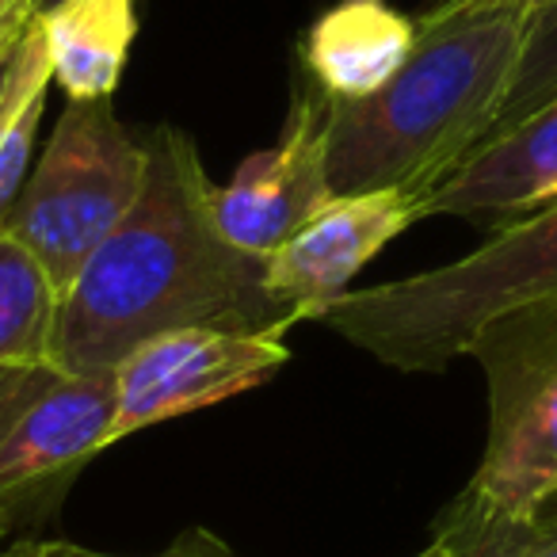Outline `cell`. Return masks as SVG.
<instances>
[{
  "label": "cell",
  "instance_id": "cell-1",
  "mask_svg": "<svg viewBox=\"0 0 557 557\" xmlns=\"http://www.w3.org/2000/svg\"><path fill=\"white\" fill-rule=\"evenodd\" d=\"M138 202L62 295L54 363L111 374L138 344L172 329L283 336L298 325L263 283V260L222 237L191 134L157 126Z\"/></svg>",
  "mask_w": 557,
  "mask_h": 557
},
{
  "label": "cell",
  "instance_id": "cell-2",
  "mask_svg": "<svg viewBox=\"0 0 557 557\" xmlns=\"http://www.w3.org/2000/svg\"><path fill=\"white\" fill-rule=\"evenodd\" d=\"M523 12H473L420 27L412 58L367 100L329 108L336 195L401 187L420 199L478 149L523 54Z\"/></svg>",
  "mask_w": 557,
  "mask_h": 557
},
{
  "label": "cell",
  "instance_id": "cell-3",
  "mask_svg": "<svg viewBox=\"0 0 557 557\" xmlns=\"http://www.w3.org/2000/svg\"><path fill=\"white\" fill-rule=\"evenodd\" d=\"M557 302V202L500 225L443 268L348 290L325 321L341 341L405 374H440L488 321Z\"/></svg>",
  "mask_w": 557,
  "mask_h": 557
},
{
  "label": "cell",
  "instance_id": "cell-4",
  "mask_svg": "<svg viewBox=\"0 0 557 557\" xmlns=\"http://www.w3.org/2000/svg\"><path fill=\"white\" fill-rule=\"evenodd\" d=\"M146 169V138L138 141L126 131L111 96L70 100L0 230L16 237L47 268L58 295H65L96 248L131 214Z\"/></svg>",
  "mask_w": 557,
  "mask_h": 557
},
{
  "label": "cell",
  "instance_id": "cell-5",
  "mask_svg": "<svg viewBox=\"0 0 557 557\" xmlns=\"http://www.w3.org/2000/svg\"><path fill=\"white\" fill-rule=\"evenodd\" d=\"M470 356L485 371L488 432L466 493L534 516L557 496V302L488 321Z\"/></svg>",
  "mask_w": 557,
  "mask_h": 557
},
{
  "label": "cell",
  "instance_id": "cell-6",
  "mask_svg": "<svg viewBox=\"0 0 557 557\" xmlns=\"http://www.w3.org/2000/svg\"><path fill=\"white\" fill-rule=\"evenodd\" d=\"M115 379L58 363L0 367V504L27 508L111 447Z\"/></svg>",
  "mask_w": 557,
  "mask_h": 557
},
{
  "label": "cell",
  "instance_id": "cell-7",
  "mask_svg": "<svg viewBox=\"0 0 557 557\" xmlns=\"http://www.w3.org/2000/svg\"><path fill=\"white\" fill-rule=\"evenodd\" d=\"M290 351L275 336L230 333V329H172L123 356L115 379L111 443L146 432L164 420L222 405L263 386L287 367Z\"/></svg>",
  "mask_w": 557,
  "mask_h": 557
},
{
  "label": "cell",
  "instance_id": "cell-8",
  "mask_svg": "<svg viewBox=\"0 0 557 557\" xmlns=\"http://www.w3.org/2000/svg\"><path fill=\"white\" fill-rule=\"evenodd\" d=\"M329 108L333 100L298 70L283 138L245 157L237 176L210 191L218 230L245 256L268 260L336 195L329 180Z\"/></svg>",
  "mask_w": 557,
  "mask_h": 557
},
{
  "label": "cell",
  "instance_id": "cell-9",
  "mask_svg": "<svg viewBox=\"0 0 557 557\" xmlns=\"http://www.w3.org/2000/svg\"><path fill=\"white\" fill-rule=\"evenodd\" d=\"M417 222L420 199L401 187L333 195L263 260V283L295 321H321L351 278Z\"/></svg>",
  "mask_w": 557,
  "mask_h": 557
},
{
  "label": "cell",
  "instance_id": "cell-10",
  "mask_svg": "<svg viewBox=\"0 0 557 557\" xmlns=\"http://www.w3.org/2000/svg\"><path fill=\"white\" fill-rule=\"evenodd\" d=\"M557 202V100L481 141L450 176L420 195V218L500 225Z\"/></svg>",
  "mask_w": 557,
  "mask_h": 557
},
{
  "label": "cell",
  "instance_id": "cell-11",
  "mask_svg": "<svg viewBox=\"0 0 557 557\" xmlns=\"http://www.w3.org/2000/svg\"><path fill=\"white\" fill-rule=\"evenodd\" d=\"M417 39V20L386 0H341L302 35L298 70L329 100H367L401 73Z\"/></svg>",
  "mask_w": 557,
  "mask_h": 557
},
{
  "label": "cell",
  "instance_id": "cell-12",
  "mask_svg": "<svg viewBox=\"0 0 557 557\" xmlns=\"http://www.w3.org/2000/svg\"><path fill=\"white\" fill-rule=\"evenodd\" d=\"M50 81L65 100L115 96L138 35V0H65L39 16Z\"/></svg>",
  "mask_w": 557,
  "mask_h": 557
},
{
  "label": "cell",
  "instance_id": "cell-13",
  "mask_svg": "<svg viewBox=\"0 0 557 557\" xmlns=\"http://www.w3.org/2000/svg\"><path fill=\"white\" fill-rule=\"evenodd\" d=\"M58 306L47 268L0 230V367L54 363Z\"/></svg>",
  "mask_w": 557,
  "mask_h": 557
},
{
  "label": "cell",
  "instance_id": "cell-14",
  "mask_svg": "<svg viewBox=\"0 0 557 557\" xmlns=\"http://www.w3.org/2000/svg\"><path fill=\"white\" fill-rule=\"evenodd\" d=\"M432 542L450 557H557V508L504 516L462 488L435 516Z\"/></svg>",
  "mask_w": 557,
  "mask_h": 557
},
{
  "label": "cell",
  "instance_id": "cell-15",
  "mask_svg": "<svg viewBox=\"0 0 557 557\" xmlns=\"http://www.w3.org/2000/svg\"><path fill=\"white\" fill-rule=\"evenodd\" d=\"M549 100H557V4H549V9L534 12V16L527 20L523 54H519V65H516V73H511L508 92H504L500 108H496L493 123H488V131L481 141L519 126L527 115L546 108Z\"/></svg>",
  "mask_w": 557,
  "mask_h": 557
},
{
  "label": "cell",
  "instance_id": "cell-16",
  "mask_svg": "<svg viewBox=\"0 0 557 557\" xmlns=\"http://www.w3.org/2000/svg\"><path fill=\"white\" fill-rule=\"evenodd\" d=\"M54 81L32 88L9 115L0 119V222L12 210L27 184V172L35 164V134H39L42 111H47V92Z\"/></svg>",
  "mask_w": 557,
  "mask_h": 557
},
{
  "label": "cell",
  "instance_id": "cell-17",
  "mask_svg": "<svg viewBox=\"0 0 557 557\" xmlns=\"http://www.w3.org/2000/svg\"><path fill=\"white\" fill-rule=\"evenodd\" d=\"M0 557H240L230 542H222L207 527H191L161 554H108V549L81 546L73 539H16L0 546Z\"/></svg>",
  "mask_w": 557,
  "mask_h": 557
},
{
  "label": "cell",
  "instance_id": "cell-18",
  "mask_svg": "<svg viewBox=\"0 0 557 557\" xmlns=\"http://www.w3.org/2000/svg\"><path fill=\"white\" fill-rule=\"evenodd\" d=\"M50 81V58H47V39L42 27L35 20L4 54H0V119L9 115L32 88Z\"/></svg>",
  "mask_w": 557,
  "mask_h": 557
},
{
  "label": "cell",
  "instance_id": "cell-19",
  "mask_svg": "<svg viewBox=\"0 0 557 557\" xmlns=\"http://www.w3.org/2000/svg\"><path fill=\"white\" fill-rule=\"evenodd\" d=\"M549 4H557V0H428L420 16L412 20H417V27H435L458 16H473V12H523V16H534Z\"/></svg>",
  "mask_w": 557,
  "mask_h": 557
},
{
  "label": "cell",
  "instance_id": "cell-20",
  "mask_svg": "<svg viewBox=\"0 0 557 557\" xmlns=\"http://www.w3.org/2000/svg\"><path fill=\"white\" fill-rule=\"evenodd\" d=\"M35 12H32V0H0V54L35 24Z\"/></svg>",
  "mask_w": 557,
  "mask_h": 557
},
{
  "label": "cell",
  "instance_id": "cell-21",
  "mask_svg": "<svg viewBox=\"0 0 557 557\" xmlns=\"http://www.w3.org/2000/svg\"><path fill=\"white\" fill-rule=\"evenodd\" d=\"M58 4H65V0H32V12L35 16H47V12H54Z\"/></svg>",
  "mask_w": 557,
  "mask_h": 557
},
{
  "label": "cell",
  "instance_id": "cell-22",
  "mask_svg": "<svg viewBox=\"0 0 557 557\" xmlns=\"http://www.w3.org/2000/svg\"><path fill=\"white\" fill-rule=\"evenodd\" d=\"M412 557H450V554L440 546V542H432V546H424V549H420V554H412Z\"/></svg>",
  "mask_w": 557,
  "mask_h": 557
}]
</instances>
